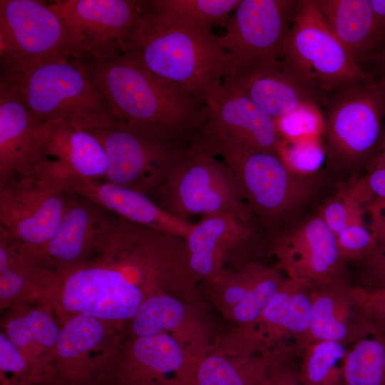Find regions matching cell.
Here are the masks:
<instances>
[{"label": "cell", "mask_w": 385, "mask_h": 385, "mask_svg": "<svg viewBox=\"0 0 385 385\" xmlns=\"http://www.w3.org/2000/svg\"><path fill=\"white\" fill-rule=\"evenodd\" d=\"M87 65L115 119L180 147L200 138L205 103L156 76L130 53Z\"/></svg>", "instance_id": "6da1fadb"}, {"label": "cell", "mask_w": 385, "mask_h": 385, "mask_svg": "<svg viewBox=\"0 0 385 385\" xmlns=\"http://www.w3.org/2000/svg\"><path fill=\"white\" fill-rule=\"evenodd\" d=\"M129 53L156 76L203 102L235 63L212 28L167 20L146 7Z\"/></svg>", "instance_id": "7a4b0ae2"}, {"label": "cell", "mask_w": 385, "mask_h": 385, "mask_svg": "<svg viewBox=\"0 0 385 385\" xmlns=\"http://www.w3.org/2000/svg\"><path fill=\"white\" fill-rule=\"evenodd\" d=\"M93 260L119 270L145 298L166 293L190 302L197 297L184 237L121 218L111 247Z\"/></svg>", "instance_id": "3957f363"}, {"label": "cell", "mask_w": 385, "mask_h": 385, "mask_svg": "<svg viewBox=\"0 0 385 385\" xmlns=\"http://www.w3.org/2000/svg\"><path fill=\"white\" fill-rule=\"evenodd\" d=\"M1 78L17 91L43 123L63 120L86 130L112 117L86 61L75 56L49 60L26 72Z\"/></svg>", "instance_id": "277c9868"}, {"label": "cell", "mask_w": 385, "mask_h": 385, "mask_svg": "<svg viewBox=\"0 0 385 385\" xmlns=\"http://www.w3.org/2000/svg\"><path fill=\"white\" fill-rule=\"evenodd\" d=\"M215 156L203 145L194 143L179 155L150 197L173 216L186 221L191 215L215 213L254 221L234 175Z\"/></svg>", "instance_id": "5b68a950"}, {"label": "cell", "mask_w": 385, "mask_h": 385, "mask_svg": "<svg viewBox=\"0 0 385 385\" xmlns=\"http://www.w3.org/2000/svg\"><path fill=\"white\" fill-rule=\"evenodd\" d=\"M252 215L272 237L314 195L319 179L292 172L278 152L237 150L220 154Z\"/></svg>", "instance_id": "8992f818"}, {"label": "cell", "mask_w": 385, "mask_h": 385, "mask_svg": "<svg viewBox=\"0 0 385 385\" xmlns=\"http://www.w3.org/2000/svg\"><path fill=\"white\" fill-rule=\"evenodd\" d=\"M326 155L343 168H366L385 132V79L373 78L332 93L322 108Z\"/></svg>", "instance_id": "52a82bcc"}, {"label": "cell", "mask_w": 385, "mask_h": 385, "mask_svg": "<svg viewBox=\"0 0 385 385\" xmlns=\"http://www.w3.org/2000/svg\"><path fill=\"white\" fill-rule=\"evenodd\" d=\"M279 57L326 100L343 88L373 78L336 36L316 0H297Z\"/></svg>", "instance_id": "ba28073f"}, {"label": "cell", "mask_w": 385, "mask_h": 385, "mask_svg": "<svg viewBox=\"0 0 385 385\" xmlns=\"http://www.w3.org/2000/svg\"><path fill=\"white\" fill-rule=\"evenodd\" d=\"M48 6L61 21L73 56L98 61L131 51L145 1L62 0Z\"/></svg>", "instance_id": "9c48e42d"}, {"label": "cell", "mask_w": 385, "mask_h": 385, "mask_svg": "<svg viewBox=\"0 0 385 385\" xmlns=\"http://www.w3.org/2000/svg\"><path fill=\"white\" fill-rule=\"evenodd\" d=\"M101 143L108 161L105 180L151 197L188 147L172 144L113 117L86 130Z\"/></svg>", "instance_id": "30bf717a"}, {"label": "cell", "mask_w": 385, "mask_h": 385, "mask_svg": "<svg viewBox=\"0 0 385 385\" xmlns=\"http://www.w3.org/2000/svg\"><path fill=\"white\" fill-rule=\"evenodd\" d=\"M0 53L5 76L73 56L59 18L47 4L34 0L0 1Z\"/></svg>", "instance_id": "8fae6325"}, {"label": "cell", "mask_w": 385, "mask_h": 385, "mask_svg": "<svg viewBox=\"0 0 385 385\" xmlns=\"http://www.w3.org/2000/svg\"><path fill=\"white\" fill-rule=\"evenodd\" d=\"M120 220L95 201L68 192L65 210L56 232L43 247L27 254L63 277L85 267L111 247Z\"/></svg>", "instance_id": "7c38bea8"}, {"label": "cell", "mask_w": 385, "mask_h": 385, "mask_svg": "<svg viewBox=\"0 0 385 385\" xmlns=\"http://www.w3.org/2000/svg\"><path fill=\"white\" fill-rule=\"evenodd\" d=\"M145 299L119 270L93 260L62 277L53 305L58 319L85 314L125 331Z\"/></svg>", "instance_id": "4fadbf2b"}, {"label": "cell", "mask_w": 385, "mask_h": 385, "mask_svg": "<svg viewBox=\"0 0 385 385\" xmlns=\"http://www.w3.org/2000/svg\"><path fill=\"white\" fill-rule=\"evenodd\" d=\"M67 194L35 175L8 181L0 185V230L25 252H36L58 229Z\"/></svg>", "instance_id": "5bb4252c"}, {"label": "cell", "mask_w": 385, "mask_h": 385, "mask_svg": "<svg viewBox=\"0 0 385 385\" xmlns=\"http://www.w3.org/2000/svg\"><path fill=\"white\" fill-rule=\"evenodd\" d=\"M204 103L201 142L216 155L237 150L278 152L282 139L276 120L248 98L220 83L205 94Z\"/></svg>", "instance_id": "9a60e30c"}, {"label": "cell", "mask_w": 385, "mask_h": 385, "mask_svg": "<svg viewBox=\"0 0 385 385\" xmlns=\"http://www.w3.org/2000/svg\"><path fill=\"white\" fill-rule=\"evenodd\" d=\"M195 358L173 336H125L93 385H189Z\"/></svg>", "instance_id": "2e32d148"}, {"label": "cell", "mask_w": 385, "mask_h": 385, "mask_svg": "<svg viewBox=\"0 0 385 385\" xmlns=\"http://www.w3.org/2000/svg\"><path fill=\"white\" fill-rule=\"evenodd\" d=\"M53 385H93L115 354L125 329L85 314L58 319Z\"/></svg>", "instance_id": "e0dca14e"}, {"label": "cell", "mask_w": 385, "mask_h": 385, "mask_svg": "<svg viewBox=\"0 0 385 385\" xmlns=\"http://www.w3.org/2000/svg\"><path fill=\"white\" fill-rule=\"evenodd\" d=\"M185 240L190 271L206 284L226 270L257 261L250 254L260 239L254 221L215 213L201 216Z\"/></svg>", "instance_id": "ac0fdd59"}, {"label": "cell", "mask_w": 385, "mask_h": 385, "mask_svg": "<svg viewBox=\"0 0 385 385\" xmlns=\"http://www.w3.org/2000/svg\"><path fill=\"white\" fill-rule=\"evenodd\" d=\"M271 249L289 279L311 287L345 279L336 235L318 213L274 235Z\"/></svg>", "instance_id": "d6986e66"}, {"label": "cell", "mask_w": 385, "mask_h": 385, "mask_svg": "<svg viewBox=\"0 0 385 385\" xmlns=\"http://www.w3.org/2000/svg\"><path fill=\"white\" fill-rule=\"evenodd\" d=\"M222 86L248 98L275 120L307 106L322 110L327 102L280 57L235 62Z\"/></svg>", "instance_id": "ffe728a7"}, {"label": "cell", "mask_w": 385, "mask_h": 385, "mask_svg": "<svg viewBox=\"0 0 385 385\" xmlns=\"http://www.w3.org/2000/svg\"><path fill=\"white\" fill-rule=\"evenodd\" d=\"M297 0H241L221 43L235 62L280 56Z\"/></svg>", "instance_id": "44dd1931"}, {"label": "cell", "mask_w": 385, "mask_h": 385, "mask_svg": "<svg viewBox=\"0 0 385 385\" xmlns=\"http://www.w3.org/2000/svg\"><path fill=\"white\" fill-rule=\"evenodd\" d=\"M107 156L98 139L90 132L63 120L47 123L41 156L31 175L61 185L104 180Z\"/></svg>", "instance_id": "7402d4cb"}, {"label": "cell", "mask_w": 385, "mask_h": 385, "mask_svg": "<svg viewBox=\"0 0 385 385\" xmlns=\"http://www.w3.org/2000/svg\"><path fill=\"white\" fill-rule=\"evenodd\" d=\"M311 324L305 346L319 341H334L349 346L376 324L359 289L346 279L311 287Z\"/></svg>", "instance_id": "603a6c76"}, {"label": "cell", "mask_w": 385, "mask_h": 385, "mask_svg": "<svg viewBox=\"0 0 385 385\" xmlns=\"http://www.w3.org/2000/svg\"><path fill=\"white\" fill-rule=\"evenodd\" d=\"M47 123L27 108L16 89L0 82V185L30 175L41 156Z\"/></svg>", "instance_id": "cb8c5ba5"}, {"label": "cell", "mask_w": 385, "mask_h": 385, "mask_svg": "<svg viewBox=\"0 0 385 385\" xmlns=\"http://www.w3.org/2000/svg\"><path fill=\"white\" fill-rule=\"evenodd\" d=\"M287 278L257 261L226 270L206 283L214 302L232 321L252 326Z\"/></svg>", "instance_id": "d4e9b609"}, {"label": "cell", "mask_w": 385, "mask_h": 385, "mask_svg": "<svg viewBox=\"0 0 385 385\" xmlns=\"http://www.w3.org/2000/svg\"><path fill=\"white\" fill-rule=\"evenodd\" d=\"M4 312L1 332L26 359L39 385H53L61 327L53 304H14Z\"/></svg>", "instance_id": "484cf974"}, {"label": "cell", "mask_w": 385, "mask_h": 385, "mask_svg": "<svg viewBox=\"0 0 385 385\" xmlns=\"http://www.w3.org/2000/svg\"><path fill=\"white\" fill-rule=\"evenodd\" d=\"M62 277L40 265L0 230V309L53 304Z\"/></svg>", "instance_id": "4316f807"}, {"label": "cell", "mask_w": 385, "mask_h": 385, "mask_svg": "<svg viewBox=\"0 0 385 385\" xmlns=\"http://www.w3.org/2000/svg\"><path fill=\"white\" fill-rule=\"evenodd\" d=\"M311 316V287L287 278L259 319L248 327L257 329L247 331L262 349L292 340L296 348L302 351L307 343Z\"/></svg>", "instance_id": "83f0119b"}, {"label": "cell", "mask_w": 385, "mask_h": 385, "mask_svg": "<svg viewBox=\"0 0 385 385\" xmlns=\"http://www.w3.org/2000/svg\"><path fill=\"white\" fill-rule=\"evenodd\" d=\"M188 302L166 293L147 297L128 324L125 335L139 337L169 334L195 358L200 356L210 346Z\"/></svg>", "instance_id": "f1b7e54d"}, {"label": "cell", "mask_w": 385, "mask_h": 385, "mask_svg": "<svg viewBox=\"0 0 385 385\" xmlns=\"http://www.w3.org/2000/svg\"><path fill=\"white\" fill-rule=\"evenodd\" d=\"M66 192L83 195L131 222L184 237L193 226L164 210L148 195L105 180L75 183Z\"/></svg>", "instance_id": "f546056e"}, {"label": "cell", "mask_w": 385, "mask_h": 385, "mask_svg": "<svg viewBox=\"0 0 385 385\" xmlns=\"http://www.w3.org/2000/svg\"><path fill=\"white\" fill-rule=\"evenodd\" d=\"M245 337L237 353L210 347L194 363L189 385H267L272 364Z\"/></svg>", "instance_id": "4dcf8cb0"}, {"label": "cell", "mask_w": 385, "mask_h": 385, "mask_svg": "<svg viewBox=\"0 0 385 385\" xmlns=\"http://www.w3.org/2000/svg\"><path fill=\"white\" fill-rule=\"evenodd\" d=\"M316 4L336 36L365 71L363 65L372 61L377 52L370 1L316 0Z\"/></svg>", "instance_id": "1f68e13d"}, {"label": "cell", "mask_w": 385, "mask_h": 385, "mask_svg": "<svg viewBox=\"0 0 385 385\" xmlns=\"http://www.w3.org/2000/svg\"><path fill=\"white\" fill-rule=\"evenodd\" d=\"M342 377L344 385H385L384 326L376 322L367 334L348 348Z\"/></svg>", "instance_id": "d6a6232c"}, {"label": "cell", "mask_w": 385, "mask_h": 385, "mask_svg": "<svg viewBox=\"0 0 385 385\" xmlns=\"http://www.w3.org/2000/svg\"><path fill=\"white\" fill-rule=\"evenodd\" d=\"M241 0H152L145 1L150 14L170 21L205 26L227 25Z\"/></svg>", "instance_id": "836d02e7"}, {"label": "cell", "mask_w": 385, "mask_h": 385, "mask_svg": "<svg viewBox=\"0 0 385 385\" xmlns=\"http://www.w3.org/2000/svg\"><path fill=\"white\" fill-rule=\"evenodd\" d=\"M348 346L334 341H319L305 346L297 371L302 385H344L342 365Z\"/></svg>", "instance_id": "e575fe53"}, {"label": "cell", "mask_w": 385, "mask_h": 385, "mask_svg": "<svg viewBox=\"0 0 385 385\" xmlns=\"http://www.w3.org/2000/svg\"><path fill=\"white\" fill-rule=\"evenodd\" d=\"M277 151L287 167L302 176L316 175L327 157L321 138L282 140Z\"/></svg>", "instance_id": "d590c367"}, {"label": "cell", "mask_w": 385, "mask_h": 385, "mask_svg": "<svg viewBox=\"0 0 385 385\" xmlns=\"http://www.w3.org/2000/svg\"><path fill=\"white\" fill-rule=\"evenodd\" d=\"M322 110L315 106L299 108L276 119L279 133L283 140L321 138L323 131Z\"/></svg>", "instance_id": "8d00e7d4"}, {"label": "cell", "mask_w": 385, "mask_h": 385, "mask_svg": "<svg viewBox=\"0 0 385 385\" xmlns=\"http://www.w3.org/2000/svg\"><path fill=\"white\" fill-rule=\"evenodd\" d=\"M365 207L349 195L343 188L319 209L318 214L335 235L349 225L364 220Z\"/></svg>", "instance_id": "74e56055"}, {"label": "cell", "mask_w": 385, "mask_h": 385, "mask_svg": "<svg viewBox=\"0 0 385 385\" xmlns=\"http://www.w3.org/2000/svg\"><path fill=\"white\" fill-rule=\"evenodd\" d=\"M351 263L354 286L366 292L385 291V242L377 243L367 255Z\"/></svg>", "instance_id": "f35d334b"}, {"label": "cell", "mask_w": 385, "mask_h": 385, "mask_svg": "<svg viewBox=\"0 0 385 385\" xmlns=\"http://www.w3.org/2000/svg\"><path fill=\"white\" fill-rule=\"evenodd\" d=\"M341 258L345 262H355L367 255L378 243L364 220L352 222L336 235Z\"/></svg>", "instance_id": "ab89813d"}, {"label": "cell", "mask_w": 385, "mask_h": 385, "mask_svg": "<svg viewBox=\"0 0 385 385\" xmlns=\"http://www.w3.org/2000/svg\"><path fill=\"white\" fill-rule=\"evenodd\" d=\"M0 375L24 385H39L26 359L2 332H0Z\"/></svg>", "instance_id": "60d3db41"}, {"label": "cell", "mask_w": 385, "mask_h": 385, "mask_svg": "<svg viewBox=\"0 0 385 385\" xmlns=\"http://www.w3.org/2000/svg\"><path fill=\"white\" fill-rule=\"evenodd\" d=\"M370 216V230L378 243L385 242V200L375 199L366 207Z\"/></svg>", "instance_id": "b9f144b4"}, {"label": "cell", "mask_w": 385, "mask_h": 385, "mask_svg": "<svg viewBox=\"0 0 385 385\" xmlns=\"http://www.w3.org/2000/svg\"><path fill=\"white\" fill-rule=\"evenodd\" d=\"M359 290L368 313L376 322L385 327V291L366 292L361 289Z\"/></svg>", "instance_id": "7bdbcfd3"}, {"label": "cell", "mask_w": 385, "mask_h": 385, "mask_svg": "<svg viewBox=\"0 0 385 385\" xmlns=\"http://www.w3.org/2000/svg\"><path fill=\"white\" fill-rule=\"evenodd\" d=\"M267 385H302V384L297 371L284 363L270 367Z\"/></svg>", "instance_id": "ee69618b"}, {"label": "cell", "mask_w": 385, "mask_h": 385, "mask_svg": "<svg viewBox=\"0 0 385 385\" xmlns=\"http://www.w3.org/2000/svg\"><path fill=\"white\" fill-rule=\"evenodd\" d=\"M369 1L374 16L377 53L385 48V0Z\"/></svg>", "instance_id": "f6af8a7d"}, {"label": "cell", "mask_w": 385, "mask_h": 385, "mask_svg": "<svg viewBox=\"0 0 385 385\" xmlns=\"http://www.w3.org/2000/svg\"><path fill=\"white\" fill-rule=\"evenodd\" d=\"M369 163L385 165V132L381 145Z\"/></svg>", "instance_id": "bcb514c9"}, {"label": "cell", "mask_w": 385, "mask_h": 385, "mask_svg": "<svg viewBox=\"0 0 385 385\" xmlns=\"http://www.w3.org/2000/svg\"><path fill=\"white\" fill-rule=\"evenodd\" d=\"M372 61L377 62L381 72L385 75V48L379 51L373 58ZM385 77V76H384ZM385 79V78H384Z\"/></svg>", "instance_id": "7dc6e473"}]
</instances>
